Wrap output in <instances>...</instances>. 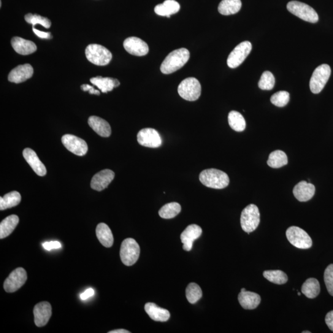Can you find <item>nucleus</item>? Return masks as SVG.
I'll list each match as a JSON object with an SVG mask.
<instances>
[{
    "label": "nucleus",
    "instance_id": "nucleus-1",
    "mask_svg": "<svg viewBox=\"0 0 333 333\" xmlns=\"http://www.w3.org/2000/svg\"><path fill=\"white\" fill-rule=\"evenodd\" d=\"M190 54L186 48H180L172 51L165 58L161 66V70L164 74H170L185 66L189 60Z\"/></svg>",
    "mask_w": 333,
    "mask_h": 333
},
{
    "label": "nucleus",
    "instance_id": "nucleus-2",
    "mask_svg": "<svg viewBox=\"0 0 333 333\" xmlns=\"http://www.w3.org/2000/svg\"><path fill=\"white\" fill-rule=\"evenodd\" d=\"M199 180L204 186L213 189H224L230 183L228 175L215 169L203 170L199 175Z\"/></svg>",
    "mask_w": 333,
    "mask_h": 333
},
{
    "label": "nucleus",
    "instance_id": "nucleus-3",
    "mask_svg": "<svg viewBox=\"0 0 333 333\" xmlns=\"http://www.w3.org/2000/svg\"><path fill=\"white\" fill-rule=\"evenodd\" d=\"M85 55L90 63L96 66H104L113 58L112 53L106 48L97 44H91L86 48Z\"/></svg>",
    "mask_w": 333,
    "mask_h": 333
},
{
    "label": "nucleus",
    "instance_id": "nucleus-4",
    "mask_svg": "<svg viewBox=\"0 0 333 333\" xmlns=\"http://www.w3.org/2000/svg\"><path fill=\"white\" fill-rule=\"evenodd\" d=\"M178 93L183 99L186 101H196L201 94V83L196 78H186L178 86Z\"/></svg>",
    "mask_w": 333,
    "mask_h": 333
},
{
    "label": "nucleus",
    "instance_id": "nucleus-5",
    "mask_svg": "<svg viewBox=\"0 0 333 333\" xmlns=\"http://www.w3.org/2000/svg\"><path fill=\"white\" fill-rule=\"evenodd\" d=\"M261 220L259 208L257 205L250 204L244 208L241 215V226L248 235L256 230Z\"/></svg>",
    "mask_w": 333,
    "mask_h": 333
},
{
    "label": "nucleus",
    "instance_id": "nucleus-6",
    "mask_svg": "<svg viewBox=\"0 0 333 333\" xmlns=\"http://www.w3.org/2000/svg\"><path fill=\"white\" fill-rule=\"evenodd\" d=\"M140 254L139 244L133 238H127L122 243L120 251L121 259L124 265L132 266L136 263Z\"/></svg>",
    "mask_w": 333,
    "mask_h": 333
},
{
    "label": "nucleus",
    "instance_id": "nucleus-7",
    "mask_svg": "<svg viewBox=\"0 0 333 333\" xmlns=\"http://www.w3.org/2000/svg\"><path fill=\"white\" fill-rule=\"evenodd\" d=\"M287 9L297 17L311 23H317L318 15L313 8L304 3L297 1L289 2Z\"/></svg>",
    "mask_w": 333,
    "mask_h": 333
},
{
    "label": "nucleus",
    "instance_id": "nucleus-8",
    "mask_svg": "<svg viewBox=\"0 0 333 333\" xmlns=\"http://www.w3.org/2000/svg\"><path fill=\"white\" fill-rule=\"evenodd\" d=\"M286 237L295 247L307 250L312 247V240L304 230L297 227H291L286 230Z\"/></svg>",
    "mask_w": 333,
    "mask_h": 333
},
{
    "label": "nucleus",
    "instance_id": "nucleus-9",
    "mask_svg": "<svg viewBox=\"0 0 333 333\" xmlns=\"http://www.w3.org/2000/svg\"><path fill=\"white\" fill-rule=\"evenodd\" d=\"M329 65L322 64L316 68L310 80V88L314 94H318L323 90L331 75Z\"/></svg>",
    "mask_w": 333,
    "mask_h": 333
},
{
    "label": "nucleus",
    "instance_id": "nucleus-10",
    "mask_svg": "<svg viewBox=\"0 0 333 333\" xmlns=\"http://www.w3.org/2000/svg\"><path fill=\"white\" fill-rule=\"evenodd\" d=\"M252 50L251 43L245 41L240 43L235 48L227 59V64L230 68H237L242 64L250 55Z\"/></svg>",
    "mask_w": 333,
    "mask_h": 333
},
{
    "label": "nucleus",
    "instance_id": "nucleus-11",
    "mask_svg": "<svg viewBox=\"0 0 333 333\" xmlns=\"http://www.w3.org/2000/svg\"><path fill=\"white\" fill-rule=\"evenodd\" d=\"M137 140L140 145L148 148H157L162 144L161 137L159 132L151 128L141 130L137 135Z\"/></svg>",
    "mask_w": 333,
    "mask_h": 333
},
{
    "label": "nucleus",
    "instance_id": "nucleus-12",
    "mask_svg": "<svg viewBox=\"0 0 333 333\" xmlns=\"http://www.w3.org/2000/svg\"><path fill=\"white\" fill-rule=\"evenodd\" d=\"M28 280V275L23 268H18L11 273L4 283V289L7 292H14L20 289Z\"/></svg>",
    "mask_w": 333,
    "mask_h": 333
},
{
    "label": "nucleus",
    "instance_id": "nucleus-13",
    "mask_svg": "<svg viewBox=\"0 0 333 333\" xmlns=\"http://www.w3.org/2000/svg\"><path fill=\"white\" fill-rule=\"evenodd\" d=\"M61 141L65 148L75 155L83 156L87 153L88 145L85 141L80 138L67 134L62 137Z\"/></svg>",
    "mask_w": 333,
    "mask_h": 333
},
{
    "label": "nucleus",
    "instance_id": "nucleus-14",
    "mask_svg": "<svg viewBox=\"0 0 333 333\" xmlns=\"http://www.w3.org/2000/svg\"><path fill=\"white\" fill-rule=\"evenodd\" d=\"M124 47L127 52L134 56H143L149 52L147 43L138 37H129L124 41Z\"/></svg>",
    "mask_w": 333,
    "mask_h": 333
},
{
    "label": "nucleus",
    "instance_id": "nucleus-15",
    "mask_svg": "<svg viewBox=\"0 0 333 333\" xmlns=\"http://www.w3.org/2000/svg\"><path fill=\"white\" fill-rule=\"evenodd\" d=\"M202 233V229L197 225H190L186 227L180 235V239L183 245V250L190 251L193 248L194 241L201 236Z\"/></svg>",
    "mask_w": 333,
    "mask_h": 333
},
{
    "label": "nucleus",
    "instance_id": "nucleus-16",
    "mask_svg": "<svg viewBox=\"0 0 333 333\" xmlns=\"http://www.w3.org/2000/svg\"><path fill=\"white\" fill-rule=\"evenodd\" d=\"M34 321L38 327H42L48 323L52 315V308L50 303L42 302L34 308Z\"/></svg>",
    "mask_w": 333,
    "mask_h": 333
},
{
    "label": "nucleus",
    "instance_id": "nucleus-17",
    "mask_svg": "<svg viewBox=\"0 0 333 333\" xmlns=\"http://www.w3.org/2000/svg\"><path fill=\"white\" fill-rule=\"evenodd\" d=\"M115 177V172L112 170L109 169L101 170L93 176L91 181V187L97 191L103 190L112 182Z\"/></svg>",
    "mask_w": 333,
    "mask_h": 333
},
{
    "label": "nucleus",
    "instance_id": "nucleus-18",
    "mask_svg": "<svg viewBox=\"0 0 333 333\" xmlns=\"http://www.w3.org/2000/svg\"><path fill=\"white\" fill-rule=\"evenodd\" d=\"M34 74V69L31 64L20 65L13 69L8 75L10 82L20 83L29 79Z\"/></svg>",
    "mask_w": 333,
    "mask_h": 333
},
{
    "label": "nucleus",
    "instance_id": "nucleus-19",
    "mask_svg": "<svg viewBox=\"0 0 333 333\" xmlns=\"http://www.w3.org/2000/svg\"><path fill=\"white\" fill-rule=\"evenodd\" d=\"M315 193V186L305 181H300L293 189L294 196L300 202L309 201L312 198Z\"/></svg>",
    "mask_w": 333,
    "mask_h": 333
},
{
    "label": "nucleus",
    "instance_id": "nucleus-20",
    "mask_svg": "<svg viewBox=\"0 0 333 333\" xmlns=\"http://www.w3.org/2000/svg\"><path fill=\"white\" fill-rule=\"evenodd\" d=\"M23 156L26 161L38 175L43 177L47 174L45 165L40 161L36 153L31 148H26L23 151Z\"/></svg>",
    "mask_w": 333,
    "mask_h": 333
},
{
    "label": "nucleus",
    "instance_id": "nucleus-21",
    "mask_svg": "<svg viewBox=\"0 0 333 333\" xmlns=\"http://www.w3.org/2000/svg\"><path fill=\"white\" fill-rule=\"evenodd\" d=\"M238 300L242 307L246 310L255 309L261 302V297L258 294L251 291H241L238 295Z\"/></svg>",
    "mask_w": 333,
    "mask_h": 333
},
{
    "label": "nucleus",
    "instance_id": "nucleus-22",
    "mask_svg": "<svg viewBox=\"0 0 333 333\" xmlns=\"http://www.w3.org/2000/svg\"><path fill=\"white\" fill-rule=\"evenodd\" d=\"M12 45L16 52L22 55H31L37 50V46L33 42L19 37L13 38Z\"/></svg>",
    "mask_w": 333,
    "mask_h": 333
},
{
    "label": "nucleus",
    "instance_id": "nucleus-23",
    "mask_svg": "<svg viewBox=\"0 0 333 333\" xmlns=\"http://www.w3.org/2000/svg\"><path fill=\"white\" fill-rule=\"evenodd\" d=\"M146 313L154 321L165 322L169 320L170 314L169 311L159 307L154 303L148 302L145 306Z\"/></svg>",
    "mask_w": 333,
    "mask_h": 333
},
{
    "label": "nucleus",
    "instance_id": "nucleus-24",
    "mask_svg": "<svg viewBox=\"0 0 333 333\" xmlns=\"http://www.w3.org/2000/svg\"><path fill=\"white\" fill-rule=\"evenodd\" d=\"M89 126L94 132L102 137H109L111 128L107 121L97 116H91L88 120Z\"/></svg>",
    "mask_w": 333,
    "mask_h": 333
},
{
    "label": "nucleus",
    "instance_id": "nucleus-25",
    "mask_svg": "<svg viewBox=\"0 0 333 333\" xmlns=\"http://www.w3.org/2000/svg\"><path fill=\"white\" fill-rule=\"evenodd\" d=\"M90 82L101 90L102 93H107L111 91L115 88H117L120 85V82L116 78L110 77H102L97 76L91 78Z\"/></svg>",
    "mask_w": 333,
    "mask_h": 333
},
{
    "label": "nucleus",
    "instance_id": "nucleus-26",
    "mask_svg": "<svg viewBox=\"0 0 333 333\" xmlns=\"http://www.w3.org/2000/svg\"><path fill=\"white\" fill-rule=\"evenodd\" d=\"M180 10V5L175 0H166L163 4H159L154 8L156 15L161 16H166L170 18V16L176 14Z\"/></svg>",
    "mask_w": 333,
    "mask_h": 333
},
{
    "label": "nucleus",
    "instance_id": "nucleus-27",
    "mask_svg": "<svg viewBox=\"0 0 333 333\" xmlns=\"http://www.w3.org/2000/svg\"><path fill=\"white\" fill-rule=\"evenodd\" d=\"M96 234L100 243L105 248H110L113 245L114 237L109 227L106 224L97 225Z\"/></svg>",
    "mask_w": 333,
    "mask_h": 333
},
{
    "label": "nucleus",
    "instance_id": "nucleus-28",
    "mask_svg": "<svg viewBox=\"0 0 333 333\" xmlns=\"http://www.w3.org/2000/svg\"><path fill=\"white\" fill-rule=\"evenodd\" d=\"M20 219L17 215H12L7 216L0 224V238L4 239L10 236L17 227Z\"/></svg>",
    "mask_w": 333,
    "mask_h": 333
},
{
    "label": "nucleus",
    "instance_id": "nucleus-29",
    "mask_svg": "<svg viewBox=\"0 0 333 333\" xmlns=\"http://www.w3.org/2000/svg\"><path fill=\"white\" fill-rule=\"evenodd\" d=\"M242 7L241 0H222L218 5V12L222 15L229 16L236 14Z\"/></svg>",
    "mask_w": 333,
    "mask_h": 333
},
{
    "label": "nucleus",
    "instance_id": "nucleus-30",
    "mask_svg": "<svg viewBox=\"0 0 333 333\" xmlns=\"http://www.w3.org/2000/svg\"><path fill=\"white\" fill-rule=\"evenodd\" d=\"M320 285L315 278H310L306 280L302 286V292L308 298L313 299L318 296Z\"/></svg>",
    "mask_w": 333,
    "mask_h": 333
},
{
    "label": "nucleus",
    "instance_id": "nucleus-31",
    "mask_svg": "<svg viewBox=\"0 0 333 333\" xmlns=\"http://www.w3.org/2000/svg\"><path fill=\"white\" fill-rule=\"evenodd\" d=\"M21 201V196L18 191H12L0 197V210H4L7 208L16 206Z\"/></svg>",
    "mask_w": 333,
    "mask_h": 333
},
{
    "label": "nucleus",
    "instance_id": "nucleus-32",
    "mask_svg": "<svg viewBox=\"0 0 333 333\" xmlns=\"http://www.w3.org/2000/svg\"><path fill=\"white\" fill-rule=\"evenodd\" d=\"M228 120L229 126L234 131L238 132L245 131L246 123L242 114L237 111L232 110L229 113Z\"/></svg>",
    "mask_w": 333,
    "mask_h": 333
},
{
    "label": "nucleus",
    "instance_id": "nucleus-33",
    "mask_svg": "<svg viewBox=\"0 0 333 333\" xmlns=\"http://www.w3.org/2000/svg\"><path fill=\"white\" fill-rule=\"evenodd\" d=\"M267 164L270 167L274 169L282 167L288 164V157L285 152L282 151L277 150L270 153Z\"/></svg>",
    "mask_w": 333,
    "mask_h": 333
},
{
    "label": "nucleus",
    "instance_id": "nucleus-34",
    "mask_svg": "<svg viewBox=\"0 0 333 333\" xmlns=\"http://www.w3.org/2000/svg\"><path fill=\"white\" fill-rule=\"evenodd\" d=\"M181 210V205L178 202H170L161 207L159 211V215L162 218H173L179 214Z\"/></svg>",
    "mask_w": 333,
    "mask_h": 333
},
{
    "label": "nucleus",
    "instance_id": "nucleus-35",
    "mask_svg": "<svg viewBox=\"0 0 333 333\" xmlns=\"http://www.w3.org/2000/svg\"><path fill=\"white\" fill-rule=\"evenodd\" d=\"M264 277L271 283L277 285H283L288 281V276L281 270H267L263 273Z\"/></svg>",
    "mask_w": 333,
    "mask_h": 333
},
{
    "label": "nucleus",
    "instance_id": "nucleus-36",
    "mask_svg": "<svg viewBox=\"0 0 333 333\" xmlns=\"http://www.w3.org/2000/svg\"><path fill=\"white\" fill-rule=\"evenodd\" d=\"M202 296V292L198 285L194 283L189 284L186 289V296L189 303L195 304L201 299Z\"/></svg>",
    "mask_w": 333,
    "mask_h": 333
},
{
    "label": "nucleus",
    "instance_id": "nucleus-37",
    "mask_svg": "<svg viewBox=\"0 0 333 333\" xmlns=\"http://www.w3.org/2000/svg\"><path fill=\"white\" fill-rule=\"evenodd\" d=\"M275 83V78L272 73L265 71L262 75L258 85L262 90H271L274 87Z\"/></svg>",
    "mask_w": 333,
    "mask_h": 333
},
{
    "label": "nucleus",
    "instance_id": "nucleus-38",
    "mask_svg": "<svg viewBox=\"0 0 333 333\" xmlns=\"http://www.w3.org/2000/svg\"><path fill=\"white\" fill-rule=\"evenodd\" d=\"M289 99H290V95L288 92L280 91L273 94L271 97L270 101L276 106L282 107L288 104Z\"/></svg>",
    "mask_w": 333,
    "mask_h": 333
},
{
    "label": "nucleus",
    "instance_id": "nucleus-39",
    "mask_svg": "<svg viewBox=\"0 0 333 333\" xmlns=\"http://www.w3.org/2000/svg\"><path fill=\"white\" fill-rule=\"evenodd\" d=\"M25 20L27 23L32 24L33 28H35V26L37 24H40L47 29L50 28L51 26V21L48 18L39 15H32L31 13H29L25 16Z\"/></svg>",
    "mask_w": 333,
    "mask_h": 333
},
{
    "label": "nucleus",
    "instance_id": "nucleus-40",
    "mask_svg": "<svg viewBox=\"0 0 333 333\" xmlns=\"http://www.w3.org/2000/svg\"><path fill=\"white\" fill-rule=\"evenodd\" d=\"M324 280L327 291L333 296V264L328 265L324 271Z\"/></svg>",
    "mask_w": 333,
    "mask_h": 333
},
{
    "label": "nucleus",
    "instance_id": "nucleus-41",
    "mask_svg": "<svg viewBox=\"0 0 333 333\" xmlns=\"http://www.w3.org/2000/svg\"><path fill=\"white\" fill-rule=\"evenodd\" d=\"M42 246L47 251H51L55 250V249L61 248V244L58 242H45L43 243Z\"/></svg>",
    "mask_w": 333,
    "mask_h": 333
},
{
    "label": "nucleus",
    "instance_id": "nucleus-42",
    "mask_svg": "<svg viewBox=\"0 0 333 333\" xmlns=\"http://www.w3.org/2000/svg\"><path fill=\"white\" fill-rule=\"evenodd\" d=\"M33 31L34 34L37 35L39 38L44 39H52V35L50 32H45L39 31V30L36 29L35 28H33Z\"/></svg>",
    "mask_w": 333,
    "mask_h": 333
},
{
    "label": "nucleus",
    "instance_id": "nucleus-43",
    "mask_svg": "<svg viewBox=\"0 0 333 333\" xmlns=\"http://www.w3.org/2000/svg\"><path fill=\"white\" fill-rule=\"evenodd\" d=\"M325 322L329 329L333 332V310L326 314Z\"/></svg>",
    "mask_w": 333,
    "mask_h": 333
},
{
    "label": "nucleus",
    "instance_id": "nucleus-44",
    "mask_svg": "<svg viewBox=\"0 0 333 333\" xmlns=\"http://www.w3.org/2000/svg\"><path fill=\"white\" fill-rule=\"evenodd\" d=\"M81 89L83 91H89L90 94H96V95H99L100 94V92L98 90H94L93 86L87 85V84L81 86Z\"/></svg>",
    "mask_w": 333,
    "mask_h": 333
},
{
    "label": "nucleus",
    "instance_id": "nucleus-45",
    "mask_svg": "<svg viewBox=\"0 0 333 333\" xmlns=\"http://www.w3.org/2000/svg\"><path fill=\"white\" fill-rule=\"evenodd\" d=\"M94 294V291L93 289L89 288L86 289V290L83 292L82 294L80 295V298L82 300H86L89 298V297H92Z\"/></svg>",
    "mask_w": 333,
    "mask_h": 333
},
{
    "label": "nucleus",
    "instance_id": "nucleus-46",
    "mask_svg": "<svg viewBox=\"0 0 333 333\" xmlns=\"http://www.w3.org/2000/svg\"><path fill=\"white\" fill-rule=\"evenodd\" d=\"M131 332L127 331V330L123 329H119L113 330V331H110L108 332V333H130Z\"/></svg>",
    "mask_w": 333,
    "mask_h": 333
},
{
    "label": "nucleus",
    "instance_id": "nucleus-47",
    "mask_svg": "<svg viewBox=\"0 0 333 333\" xmlns=\"http://www.w3.org/2000/svg\"><path fill=\"white\" fill-rule=\"evenodd\" d=\"M246 290V289L245 288H242V289H241V291H245Z\"/></svg>",
    "mask_w": 333,
    "mask_h": 333
},
{
    "label": "nucleus",
    "instance_id": "nucleus-48",
    "mask_svg": "<svg viewBox=\"0 0 333 333\" xmlns=\"http://www.w3.org/2000/svg\"><path fill=\"white\" fill-rule=\"evenodd\" d=\"M302 333H311V332L310 331H303Z\"/></svg>",
    "mask_w": 333,
    "mask_h": 333
},
{
    "label": "nucleus",
    "instance_id": "nucleus-49",
    "mask_svg": "<svg viewBox=\"0 0 333 333\" xmlns=\"http://www.w3.org/2000/svg\"><path fill=\"white\" fill-rule=\"evenodd\" d=\"M297 294H298V295H299V296H300V292H297Z\"/></svg>",
    "mask_w": 333,
    "mask_h": 333
}]
</instances>
